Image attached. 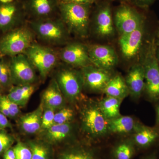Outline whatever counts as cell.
<instances>
[{
	"instance_id": "1",
	"label": "cell",
	"mask_w": 159,
	"mask_h": 159,
	"mask_svg": "<svg viewBox=\"0 0 159 159\" xmlns=\"http://www.w3.org/2000/svg\"><path fill=\"white\" fill-rule=\"evenodd\" d=\"M91 4L59 3L58 14L70 34L85 38L89 34Z\"/></svg>"
},
{
	"instance_id": "2",
	"label": "cell",
	"mask_w": 159,
	"mask_h": 159,
	"mask_svg": "<svg viewBox=\"0 0 159 159\" xmlns=\"http://www.w3.org/2000/svg\"><path fill=\"white\" fill-rule=\"evenodd\" d=\"M80 119L81 131L89 139L99 140L109 134V120L101 111L98 102L86 101L80 109Z\"/></svg>"
},
{
	"instance_id": "3",
	"label": "cell",
	"mask_w": 159,
	"mask_h": 159,
	"mask_svg": "<svg viewBox=\"0 0 159 159\" xmlns=\"http://www.w3.org/2000/svg\"><path fill=\"white\" fill-rule=\"evenodd\" d=\"M155 37L148 40L142 52L141 63L145 72L144 93L149 101H159V64L156 57Z\"/></svg>"
},
{
	"instance_id": "4",
	"label": "cell",
	"mask_w": 159,
	"mask_h": 159,
	"mask_svg": "<svg viewBox=\"0 0 159 159\" xmlns=\"http://www.w3.org/2000/svg\"><path fill=\"white\" fill-rule=\"evenodd\" d=\"M29 24L34 34L48 44L61 45L68 40L70 33L60 17L31 20Z\"/></svg>"
},
{
	"instance_id": "5",
	"label": "cell",
	"mask_w": 159,
	"mask_h": 159,
	"mask_svg": "<svg viewBox=\"0 0 159 159\" xmlns=\"http://www.w3.org/2000/svg\"><path fill=\"white\" fill-rule=\"evenodd\" d=\"M34 35L30 27L24 25L4 33L0 37V53L9 57L24 54L34 43Z\"/></svg>"
},
{
	"instance_id": "6",
	"label": "cell",
	"mask_w": 159,
	"mask_h": 159,
	"mask_svg": "<svg viewBox=\"0 0 159 159\" xmlns=\"http://www.w3.org/2000/svg\"><path fill=\"white\" fill-rule=\"evenodd\" d=\"M56 81L64 97L70 102H74L81 98L84 83L81 71L71 67H62L58 70Z\"/></svg>"
},
{
	"instance_id": "7",
	"label": "cell",
	"mask_w": 159,
	"mask_h": 159,
	"mask_svg": "<svg viewBox=\"0 0 159 159\" xmlns=\"http://www.w3.org/2000/svg\"><path fill=\"white\" fill-rule=\"evenodd\" d=\"M24 54L43 78L57 66L59 60V56L53 49L36 43H33Z\"/></svg>"
},
{
	"instance_id": "8",
	"label": "cell",
	"mask_w": 159,
	"mask_h": 159,
	"mask_svg": "<svg viewBox=\"0 0 159 159\" xmlns=\"http://www.w3.org/2000/svg\"><path fill=\"white\" fill-rule=\"evenodd\" d=\"M113 20L119 36L130 33L145 23V16L127 4H122L117 8Z\"/></svg>"
},
{
	"instance_id": "9",
	"label": "cell",
	"mask_w": 159,
	"mask_h": 159,
	"mask_svg": "<svg viewBox=\"0 0 159 159\" xmlns=\"http://www.w3.org/2000/svg\"><path fill=\"white\" fill-rule=\"evenodd\" d=\"M27 16L23 0L0 2V32L2 34L21 26Z\"/></svg>"
},
{
	"instance_id": "10",
	"label": "cell",
	"mask_w": 159,
	"mask_h": 159,
	"mask_svg": "<svg viewBox=\"0 0 159 159\" xmlns=\"http://www.w3.org/2000/svg\"><path fill=\"white\" fill-rule=\"evenodd\" d=\"M9 66L13 85L33 84L35 82V69L25 54L9 57Z\"/></svg>"
},
{
	"instance_id": "11",
	"label": "cell",
	"mask_w": 159,
	"mask_h": 159,
	"mask_svg": "<svg viewBox=\"0 0 159 159\" xmlns=\"http://www.w3.org/2000/svg\"><path fill=\"white\" fill-rule=\"evenodd\" d=\"M145 23L130 33L120 35L119 44L122 56L127 60L135 58L144 49Z\"/></svg>"
},
{
	"instance_id": "12",
	"label": "cell",
	"mask_w": 159,
	"mask_h": 159,
	"mask_svg": "<svg viewBox=\"0 0 159 159\" xmlns=\"http://www.w3.org/2000/svg\"><path fill=\"white\" fill-rule=\"evenodd\" d=\"M84 88L91 92L103 93L104 89L113 75L111 71L106 70L91 64L81 68Z\"/></svg>"
},
{
	"instance_id": "13",
	"label": "cell",
	"mask_w": 159,
	"mask_h": 159,
	"mask_svg": "<svg viewBox=\"0 0 159 159\" xmlns=\"http://www.w3.org/2000/svg\"><path fill=\"white\" fill-rule=\"evenodd\" d=\"M93 17L94 32L98 37L107 39L114 36L116 29L109 3H103L98 6Z\"/></svg>"
},
{
	"instance_id": "14",
	"label": "cell",
	"mask_w": 159,
	"mask_h": 159,
	"mask_svg": "<svg viewBox=\"0 0 159 159\" xmlns=\"http://www.w3.org/2000/svg\"><path fill=\"white\" fill-rule=\"evenodd\" d=\"M61 59L71 66L80 67L92 64L89 53L88 46L82 43L67 44L60 51Z\"/></svg>"
},
{
	"instance_id": "15",
	"label": "cell",
	"mask_w": 159,
	"mask_h": 159,
	"mask_svg": "<svg viewBox=\"0 0 159 159\" xmlns=\"http://www.w3.org/2000/svg\"><path fill=\"white\" fill-rule=\"evenodd\" d=\"M92 65L112 71L118 65L119 57L113 48L106 45H94L88 47Z\"/></svg>"
},
{
	"instance_id": "16",
	"label": "cell",
	"mask_w": 159,
	"mask_h": 159,
	"mask_svg": "<svg viewBox=\"0 0 159 159\" xmlns=\"http://www.w3.org/2000/svg\"><path fill=\"white\" fill-rule=\"evenodd\" d=\"M27 16L32 20L56 17L58 14V0H23Z\"/></svg>"
},
{
	"instance_id": "17",
	"label": "cell",
	"mask_w": 159,
	"mask_h": 159,
	"mask_svg": "<svg viewBox=\"0 0 159 159\" xmlns=\"http://www.w3.org/2000/svg\"><path fill=\"white\" fill-rule=\"evenodd\" d=\"M125 80L129 96L135 100L140 99L144 93L145 87V72L142 63H137L132 66Z\"/></svg>"
},
{
	"instance_id": "18",
	"label": "cell",
	"mask_w": 159,
	"mask_h": 159,
	"mask_svg": "<svg viewBox=\"0 0 159 159\" xmlns=\"http://www.w3.org/2000/svg\"><path fill=\"white\" fill-rule=\"evenodd\" d=\"M131 139L136 146L148 148L159 140V128L156 126H147L139 122Z\"/></svg>"
},
{
	"instance_id": "19",
	"label": "cell",
	"mask_w": 159,
	"mask_h": 159,
	"mask_svg": "<svg viewBox=\"0 0 159 159\" xmlns=\"http://www.w3.org/2000/svg\"><path fill=\"white\" fill-rule=\"evenodd\" d=\"M42 103L43 107H49L55 110L63 107L64 97L55 78L51 80L43 92Z\"/></svg>"
},
{
	"instance_id": "20",
	"label": "cell",
	"mask_w": 159,
	"mask_h": 159,
	"mask_svg": "<svg viewBox=\"0 0 159 159\" xmlns=\"http://www.w3.org/2000/svg\"><path fill=\"white\" fill-rule=\"evenodd\" d=\"M43 108L41 103L35 110L20 118L19 124L23 131L27 134H33L36 133L41 129Z\"/></svg>"
},
{
	"instance_id": "21",
	"label": "cell",
	"mask_w": 159,
	"mask_h": 159,
	"mask_svg": "<svg viewBox=\"0 0 159 159\" xmlns=\"http://www.w3.org/2000/svg\"><path fill=\"white\" fill-rule=\"evenodd\" d=\"M139 121L131 116H121L109 121V133L117 135L132 134Z\"/></svg>"
},
{
	"instance_id": "22",
	"label": "cell",
	"mask_w": 159,
	"mask_h": 159,
	"mask_svg": "<svg viewBox=\"0 0 159 159\" xmlns=\"http://www.w3.org/2000/svg\"><path fill=\"white\" fill-rule=\"evenodd\" d=\"M103 93L106 96L123 100L129 96V91L125 78L120 74L113 75L107 83Z\"/></svg>"
},
{
	"instance_id": "23",
	"label": "cell",
	"mask_w": 159,
	"mask_h": 159,
	"mask_svg": "<svg viewBox=\"0 0 159 159\" xmlns=\"http://www.w3.org/2000/svg\"><path fill=\"white\" fill-rule=\"evenodd\" d=\"M33 84L13 85L9 91L7 97L19 106H25L34 93Z\"/></svg>"
},
{
	"instance_id": "24",
	"label": "cell",
	"mask_w": 159,
	"mask_h": 159,
	"mask_svg": "<svg viewBox=\"0 0 159 159\" xmlns=\"http://www.w3.org/2000/svg\"><path fill=\"white\" fill-rule=\"evenodd\" d=\"M46 131L45 138L48 142L55 143L67 139L72 134L73 126L71 122L65 124H54Z\"/></svg>"
},
{
	"instance_id": "25",
	"label": "cell",
	"mask_w": 159,
	"mask_h": 159,
	"mask_svg": "<svg viewBox=\"0 0 159 159\" xmlns=\"http://www.w3.org/2000/svg\"><path fill=\"white\" fill-rule=\"evenodd\" d=\"M122 99L106 96L98 102L99 108L103 115L109 120L121 116L120 109Z\"/></svg>"
},
{
	"instance_id": "26",
	"label": "cell",
	"mask_w": 159,
	"mask_h": 159,
	"mask_svg": "<svg viewBox=\"0 0 159 159\" xmlns=\"http://www.w3.org/2000/svg\"><path fill=\"white\" fill-rule=\"evenodd\" d=\"M135 145L131 139L119 142L114 148L115 159H132L134 153Z\"/></svg>"
},
{
	"instance_id": "27",
	"label": "cell",
	"mask_w": 159,
	"mask_h": 159,
	"mask_svg": "<svg viewBox=\"0 0 159 159\" xmlns=\"http://www.w3.org/2000/svg\"><path fill=\"white\" fill-rule=\"evenodd\" d=\"M3 56L0 59V87L2 90L10 89L13 86L9 66V58Z\"/></svg>"
},
{
	"instance_id": "28",
	"label": "cell",
	"mask_w": 159,
	"mask_h": 159,
	"mask_svg": "<svg viewBox=\"0 0 159 159\" xmlns=\"http://www.w3.org/2000/svg\"><path fill=\"white\" fill-rule=\"evenodd\" d=\"M0 112L7 118L13 119L20 112L19 106L11 101L7 95L0 96Z\"/></svg>"
},
{
	"instance_id": "29",
	"label": "cell",
	"mask_w": 159,
	"mask_h": 159,
	"mask_svg": "<svg viewBox=\"0 0 159 159\" xmlns=\"http://www.w3.org/2000/svg\"><path fill=\"white\" fill-rule=\"evenodd\" d=\"M29 146L32 153L31 159H49V149L45 145L40 142L31 141Z\"/></svg>"
},
{
	"instance_id": "30",
	"label": "cell",
	"mask_w": 159,
	"mask_h": 159,
	"mask_svg": "<svg viewBox=\"0 0 159 159\" xmlns=\"http://www.w3.org/2000/svg\"><path fill=\"white\" fill-rule=\"evenodd\" d=\"M60 109V110L55 113L54 124H63L71 122L75 116L74 110L64 107Z\"/></svg>"
},
{
	"instance_id": "31",
	"label": "cell",
	"mask_w": 159,
	"mask_h": 159,
	"mask_svg": "<svg viewBox=\"0 0 159 159\" xmlns=\"http://www.w3.org/2000/svg\"><path fill=\"white\" fill-rule=\"evenodd\" d=\"M60 159H97L93 154L83 149H74L64 152Z\"/></svg>"
},
{
	"instance_id": "32",
	"label": "cell",
	"mask_w": 159,
	"mask_h": 159,
	"mask_svg": "<svg viewBox=\"0 0 159 159\" xmlns=\"http://www.w3.org/2000/svg\"><path fill=\"white\" fill-rule=\"evenodd\" d=\"M14 138L5 129H0V155L5 153L14 143Z\"/></svg>"
},
{
	"instance_id": "33",
	"label": "cell",
	"mask_w": 159,
	"mask_h": 159,
	"mask_svg": "<svg viewBox=\"0 0 159 159\" xmlns=\"http://www.w3.org/2000/svg\"><path fill=\"white\" fill-rule=\"evenodd\" d=\"M41 129L45 130L51 127L54 124V119L55 110L49 107H43Z\"/></svg>"
},
{
	"instance_id": "34",
	"label": "cell",
	"mask_w": 159,
	"mask_h": 159,
	"mask_svg": "<svg viewBox=\"0 0 159 159\" xmlns=\"http://www.w3.org/2000/svg\"><path fill=\"white\" fill-rule=\"evenodd\" d=\"M16 159H31V149L22 142H19L13 148Z\"/></svg>"
},
{
	"instance_id": "35",
	"label": "cell",
	"mask_w": 159,
	"mask_h": 159,
	"mask_svg": "<svg viewBox=\"0 0 159 159\" xmlns=\"http://www.w3.org/2000/svg\"><path fill=\"white\" fill-rule=\"evenodd\" d=\"M156 0H129L133 4L139 8L146 9L152 5Z\"/></svg>"
},
{
	"instance_id": "36",
	"label": "cell",
	"mask_w": 159,
	"mask_h": 159,
	"mask_svg": "<svg viewBox=\"0 0 159 159\" xmlns=\"http://www.w3.org/2000/svg\"><path fill=\"white\" fill-rule=\"evenodd\" d=\"M11 123L8 118L0 112V129H5L6 128H11Z\"/></svg>"
},
{
	"instance_id": "37",
	"label": "cell",
	"mask_w": 159,
	"mask_h": 159,
	"mask_svg": "<svg viewBox=\"0 0 159 159\" xmlns=\"http://www.w3.org/2000/svg\"><path fill=\"white\" fill-rule=\"evenodd\" d=\"M100 0H58L59 3H74L81 4H91Z\"/></svg>"
},
{
	"instance_id": "38",
	"label": "cell",
	"mask_w": 159,
	"mask_h": 159,
	"mask_svg": "<svg viewBox=\"0 0 159 159\" xmlns=\"http://www.w3.org/2000/svg\"><path fill=\"white\" fill-rule=\"evenodd\" d=\"M156 112V119L155 126L159 128V101L157 102Z\"/></svg>"
},
{
	"instance_id": "39",
	"label": "cell",
	"mask_w": 159,
	"mask_h": 159,
	"mask_svg": "<svg viewBox=\"0 0 159 159\" xmlns=\"http://www.w3.org/2000/svg\"><path fill=\"white\" fill-rule=\"evenodd\" d=\"M155 39L156 43L157 46H159V29H158L156 34Z\"/></svg>"
},
{
	"instance_id": "40",
	"label": "cell",
	"mask_w": 159,
	"mask_h": 159,
	"mask_svg": "<svg viewBox=\"0 0 159 159\" xmlns=\"http://www.w3.org/2000/svg\"><path fill=\"white\" fill-rule=\"evenodd\" d=\"M156 57L159 64V46H157L156 49Z\"/></svg>"
},
{
	"instance_id": "41",
	"label": "cell",
	"mask_w": 159,
	"mask_h": 159,
	"mask_svg": "<svg viewBox=\"0 0 159 159\" xmlns=\"http://www.w3.org/2000/svg\"><path fill=\"white\" fill-rule=\"evenodd\" d=\"M144 159H157L156 157L154 155H151L146 157Z\"/></svg>"
},
{
	"instance_id": "42",
	"label": "cell",
	"mask_w": 159,
	"mask_h": 159,
	"mask_svg": "<svg viewBox=\"0 0 159 159\" xmlns=\"http://www.w3.org/2000/svg\"><path fill=\"white\" fill-rule=\"evenodd\" d=\"M14 0H0V2L2 3H8L13 2Z\"/></svg>"
},
{
	"instance_id": "43",
	"label": "cell",
	"mask_w": 159,
	"mask_h": 159,
	"mask_svg": "<svg viewBox=\"0 0 159 159\" xmlns=\"http://www.w3.org/2000/svg\"><path fill=\"white\" fill-rule=\"evenodd\" d=\"M2 89H1V88L0 87V96H1V95H2Z\"/></svg>"
},
{
	"instance_id": "44",
	"label": "cell",
	"mask_w": 159,
	"mask_h": 159,
	"mask_svg": "<svg viewBox=\"0 0 159 159\" xmlns=\"http://www.w3.org/2000/svg\"><path fill=\"white\" fill-rule=\"evenodd\" d=\"M119 1H122V2H127V1H129V0H119Z\"/></svg>"
},
{
	"instance_id": "45",
	"label": "cell",
	"mask_w": 159,
	"mask_h": 159,
	"mask_svg": "<svg viewBox=\"0 0 159 159\" xmlns=\"http://www.w3.org/2000/svg\"><path fill=\"white\" fill-rule=\"evenodd\" d=\"M3 56V55L1 54V53H0V59H1V58H2V57Z\"/></svg>"
},
{
	"instance_id": "46",
	"label": "cell",
	"mask_w": 159,
	"mask_h": 159,
	"mask_svg": "<svg viewBox=\"0 0 159 159\" xmlns=\"http://www.w3.org/2000/svg\"></svg>"
}]
</instances>
